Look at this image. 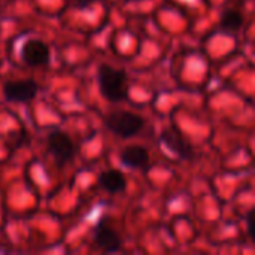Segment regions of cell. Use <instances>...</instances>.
I'll return each instance as SVG.
<instances>
[{
    "label": "cell",
    "instance_id": "11",
    "mask_svg": "<svg viewBox=\"0 0 255 255\" xmlns=\"http://www.w3.org/2000/svg\"><path fill=\"white\" fill-rule=\"evenodd\" d=\"M254 214H255V209H250L248 211V214H247V227H248V235L251 236V238H254Z\"/></svg>",
    "mask_w": 255,
    "mask_h": 255
},
{
    "label": "cell",
    "instance_id": "10",
    "mask_svg": "<svg viewBox=\"0 0 255 255\" xmlns=\"http://www.w3.org/2000/svg\"><path fill=\"white\" fill-rule=\"evenodd\" d=\"M242 24H244V15L236 10V9H229L226 10L223 15H221V24L220 27L224 30V31H229V33H236L242 28Z\"/></svg>",
    "mask_w": 255,
    "mask_h": 255
},
{
    "label": "cell",
    "instance_id": "8",
    "mask_svg": "<svg viewBox=\"0 0 255 255\" xmlns=\"http://www.w3.org/2000/svg\"><path fill=\"white\" fill-rule=\"evenodd\" d=\"M120 160L123 166L128 169H140L146 170L149 167V152L146 148L140 145H130L124 148L120 154Z\"/></svg>",
    "mask_w": 255,
    "mask_h": 255
},
{
    "label": "cell",
    "instance_id": "6",
    "mask_svg": "<svg viewBox=\"0 0 255 255\" xmlns=\"http://www.w3.org/2000/svg\"><path fill=\"white\" fill-rule=\"evenodd\" d=\"M161 142L166 145V148H169L173 154H176L181 160H187L191 158L194 155V149L193 145L188 142V139L175 127H169L166 128L161 136H160Z\"/></svg>",
    "mask_w": 255,
    "mask_h": 255
},
{
    "label": "cell",
    "instance_id": "12",
    "mask_svg": "<svg viewBox=\"0 0 255 255\" xmlns=\"http://www.w3.org/2000/svg\"><path fill=\"white\" fill-rule=\"evenodd\" d=\"M66 1H67V4H70V6L76 7V9H85V7H88L94 0H66Z\"/></svg>",
    "mask_w": 255,
    "mask_h": 255
},
{
    "label": "cell",
    "instance_id": "5",
    "mask_svg": "<svg viewBox=\"0 0 255 255\" xmlns=\"http://www.w3.org/2000/svg\"><path fill=\"white\" fill-rule=\"evenodd\" d=\"M21 58L27 66L31 67H40L49 63L51 60V51L49 46L40 40V39H30L24 42L21 48Z\"/></svg>",
    "mask_w": 255,
    "mask_h": 255
},
{
    "label": "cell",
    "instance_id": "3",
    "mask_svg": "<svg viewBox=\"0 0 255 255\" xmlns=\"http://www.w3.org/2000/svg\"><path fill=\"white\" fill-rule=\"evenodd\" d=\"M48 151L54 155L57 163L64 164L69 160H72L76 154L75 142L70 139V136L63 130H54L48 134Z\"/></svg>",
    "mask_w": 255,
    "mask_h": 255
},
{
    "label": "cell",
    "instance_id": "4",
    "mask_svg": "<svg viewBox=\"0 0 255 255\" xmlns=\"http://www.w3.org/2000/svg\"><path fill=\"white\" fill-rule=\"evenodd\" d=\"M39 91V84L33 79L7 81L3 85V94L7 102L13 103H28L36 97Z\"/></svg>",
    "mask_w": 255,
    "mask_h": 255
},
{
    "label": "cell",
    "instance_id": "1",
    "mask_svg": "<svg viewBox=\"0 0 255 255\" xmlns=\"http://www.w3.org/2000/svg\"><path fill=\"white\" fill-rule=\"evenodd\" d=\"M99 87L102 96L108 102L118 103L128 99L127 73L123 69H117L109 64H102L99 67Z\"/></svg>",
    "mask_w": 255,
    "mask_h": 255
},
{
    "label": "cell",
    "instance_id": "9",
    "mask_svg": "<svg viewBox=\"0 0 255 255\" xmlns=\"http://www.w3.org/2000/svg\"><path fill=\"white\" fill-rule=\"evenodd\" d=\"M99 185L111 193V194H117V193H121L126 190L127 187V182H126V178L121 172L115 170V169H111V170H106L100 175L99 178Z\"/></svg>",
    "mask_w": 255,
    "mask_h": 255
},
{
    "label": "cell",
    "instance_id": "7",
    "mask_svg": "<svg viewBox=\"0 0 255 255\" xmlns=\"http://www.w3.org/2000/svg\"><path fill=\"white\" fill-rule=\"evenodd\" d=\"M94 244L105 253H120L123 248V241L120 235L106 221H100L96 226Z\"/></svg>",
    "mask_w": 255,
    "mask_h": 255
},
{
    "label": "cell",
    "instance_id": "2",
    "mask_svg": "<svg viewBox=\"0 0 255 255\" xmlns=\"http://www.w3.org/2000/svg\"><path fill=\"white\" fill-rule=\"evenodd\" d=\"M105 124L114 134L128 139L143 130L145 118L128 111H114L105 118Z\"/></svg>",
    "mask_w": 255,
    "mask_h": 255
}]
</instances>
